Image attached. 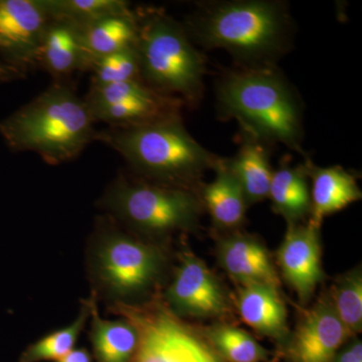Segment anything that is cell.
Here are the masks:
<instances>
[{"label": "cell", "mask_w": 362, "mask_h": 362, "mask_svg": "<svg viewBox=\"0 0 362 362\" xmlns=\"http://www.w3.org/2000/svg\"><path fill=\"white\" fill-rule=\"evenodd\" d=\"M85 103L66 81L54 83L39 96L0 121V137L13 152H33L59 165L77 158L97 131Z\"/></svg>", "instance_id": "1"}, {"label": "cell", "mask_w": 362, "mask_h": 362, "mask_svg": "<svg viewBox=\"0 0 362 362\" xmlns=\"http://www.w3.org/2000/svg\"><path fill=\"white\" fill-rule=\"evenodd\" d=\"M183 26L190 40L226 49L247 69L270 68L286 52L291 33L284 4L264 0L206 4Z\"/></svg>", "instance_id": "2"}, {"label": "cell", "mask_w": 362, "mask_h": 362, "mask_svg": "<svg viewBox=\"0 0 362 362\" xmlns=\"http://www.w3.org/2000/svg\"><path fill=\"white\" fill-rule=\"evenodd\" d=\"M95 141L118 152L139 178L187 188L218 158L209 153L183 126L181 116L134 127L97 131Z\"/></svg>", "instance_id": "3"}, {"label": "cell", "mask_w": 362, "mask_h": 362, "mask_svg": "<svg viewBox=\"0 0 362 362\" xmlns=\"http://www.w3.org/2000/svg\"><path fill=\"white\" fill-rule=\"evenodd\" d=\"M223 113L261 141L302 152V112L294 90L271 68L243 69L221 78L216 90Z\"/></svg>", "instance_id": "4"}, {"label": "cell", "mask_w": 362, "mask_h": 362, "mask_svg": "<svg viewBox=\"0 0 362 362\" xmlns=\"http://www.w3.org/2000/svg\"><path fill=\"white\" fill-rule=\"evenodd\" d=\"M165 267L163 252L124 230L115 220L100 216L90 240L88 272L92 294L109 305L136 304L151 291Z\"/></svg>", "instance_id": "5"}, {"label": "cell", "mask_w": 362, "mask_h": 362, "mask_svg": "<svg viewBox=\"0 0 362 362\" xmlns=\"http://www.w3.org/2000/svg\"><path fill=\"white\" fill-rule=\"evenodd\" d=\"M136 16L142 82L183 103L197 102L202 94L204 59L185 26L158 9L138 11Z\"/></svg>", "instance_id": "6"}, {"label": "cell", "mask_w": 362, "mask_h": 362, "mask_svg": "<svg viewBox=\"0 0 362 362\" xmlns=\"http://www.w3.org/2000/svg\"><path fill=\"white\" fill-rule=\"evenodd\" d=\"M99 206L124 228L156 237L189 230L201 213V202L188 188L124 175L112 181Z\"/></svg>", "instance_id": "7"}, {"label": "cell", "mask_w": 362, "mask_h": 362, "mask_svg": "<svg viewBox=\"0 0 362 362\" xmlns=\"http://www.w3.org/2000/svg\"><path fill=\"white\" fill-rule=\"evenodd\" d=\"M108 310L137 331V349L131 362H223L213 346L166 305L114 304Z\"/></svg>", "instance_id": "8"}, {"label": "cell", "mask_w": 362, "mask_h": 362, "mask_svg": "<svg viewBox=\"0 0 362 362\" xmlns=\"http://www.w3.org/2000/svg\"><path fill=\"white\" fill-rule=\"evenodd\" d=\"M85 103L95 122L109 127H134L180 116L183 102L162 94L141 80L90 87Z\"/></svg>", "instance_id": "9"}, {"label": "cell", "mask_w": 362, "mask_h": 362, "mask_svg": "<svg viewBox=\"0 0 362 362\" xmlns=\"http://www.w3.org/2000/svg\"><path fill=\"white\" fill-rule=\"evenodd\" d=\"M49 21L42 0H0V54L6 63L25 76L39 68Z\"/></svg>", "instance_id": "10"}, {"label": "cell", "mask_w": 362, "mask_h": 362, "mask_svg": "<svg viewBox=\"0 0 362 362\" xmlns=\"http://www.w3.org/2000/svg\"><path fill=\"white\" fill-rule=\"evenodd\" d=\"M166 306L176 316L207 318L228 310L226 293L206 264L189 252L180 263L165 293Z\"/></svg>", "instance_id": "11"}, {"label": "cell", "mask_w": 362, "mask_h": 362, "mask_svg": "<svg viewBox=\"0 0 362 362\" xmlns=\"http://www.w3.org/2000/svg\"><path fill=\"white\" fill-rule=\"evenodd\" d=\"M319 228L289 223L277 252V263L283 278L306 303L323 280L321 240Z\"/></svg>", "instance_id": "12"}, {"label": "cell", "mask_w": 362, "mask_h": 362, "mask_svg": "<svg viewBox=\"0 0 362 362\" xmlns=\"http://www.w3.org/2000/svg\"><path fill=\"white\" fill-rule=\"evenodd\" d=\"M350 337L329 296L323 297L298 324L290 341L289 356L293 362H333Z\"/></svg>", "instance_id": "13"}, {"label": "cell", "mask_w": 362, "mask_h": 362, "mask_svg": "<svg viewBox=\"0 0 362 362\" xmlns=\"http://www.w3.org/2000/svg\"><path fill=\"white\" fill-rule=\"evenodd\" d=\"M90 66L81 26L63 18H51L40 45L39 68L54 81H66L77 71H89Z\"/></svg>", "instance_id": "14"}, {"label": "cell", "mask_w": 362, "mask_h": 362, "mask_svg": "<svg viewBox=\"0 0 362 362\" xmlns=\"http://www.w3.org/2000/svg\"><path fill=\"white\" fill-rule=\"evenodd\" d=\"M218 261L230 277L240 284H266L280 287L277 270L266 247L254 238L235 235L221 240Z\"/></svg>", "instance_id": "15"}, {"label": "cell", "mask_w": 362, "mask_h": 362, "mask_svg": "<svg viewBox=\"0 0 362 362\" xmlns=\"http://www.w3.org/2000/svg\"><path fill=\"white\" fill-rule=\"evenodd\" d=\"M305 168L312 180L310 221L314 225L320 226L326 216L361 201L356 178L340 166L317 168L308 161Z\"/></svg>", "instance_id": "16"}, {"label": "cell", "mask_w": 362, "mask_h": 362, "mask_svg": "<svg viewBox=\"0 0 362 362\" xmlns=\"http://www.w3.org/2000/svg\"><path fill=\"white\" fill-rule=\"evenodd\" d=\"M238 308L244 322L257 332L276 340L288 337L287 309L278 288L266 284L244 285Z\"/></svg>", "instance_id": "17"}, {"label": "cell", "mask_w": 362, "mask_h": 362, "mask_svg": "<svg viewBox=\"0 0 362 362\" xmlns=\"http://www.w3.org/2000/svg\"><path fill=\"white\" fill-rule=\"evenodd\" d=\"M216 177L202 189V199L213 223L221 228L242 225L246 216L247 202L237 178L225 160L218 159Z\"/></svg>", "instance_id": "18"}, {"label": "cell", "mask_w": 362, "mask_h": 362, "mask_svg": "<svg viewBox=\"0 0 362 362\" xmlns=\"http://www.w3.org/2000/svg\"><path fill=\"white\" fill-rule=\"evenodd\" d=\"M225 162L240 183L247 204L268 199L273 170L261 140L247 134L235 156Z\"/></svg>", "instance_id": "19"}, {"label": "cell", "mask_w": 362, "mask_h": 362, "mask_svg": "<svg viewBox=\"0 0 362 362\" xmlns=\"http://www.w3.org/2000/svg\"><path fill=\"white\" fill-rule=\"evenodd\" d=\"M81 30L85 51L92 66L94 59L135 47L138 40L137 16L136 11H131L105 16L81 26Z\"/></svg>", "instance_id": "20"}, {"label": "cell", "mask_w": 362, "mask_h": 362, "mask_svg": "<svg viewBox=\"0 0 362 362\" xmlns=\"http://www.w3.org/2000/svg\"><path fill=\"white\" fill-rule=\"evenodd\" d=\"M90 339L99 362H131L137 349L134 326L123 318L107 320L100 316L97 298L92 294Z\"/></svg>", "instance_id": "21"}, {"label": "cell", "mask_w": 362, "mask_h": 362, "mask_svg": "<svg viewBox=\"0 0 362 362\" xmlns=\"http://www.w3.org/2000/svg\"><path fill=\"white\" fill-rule=\"evenodd\" d=\"M268 199L274 211L284 216L289 223H297L310 214V190L305 165L282 166L273 171Z\"/></svg>", "instance_id": "22"}, {"label": "cell", "mask_w": 362, "mask_h": 362, "mask_svg": "<svg viewBox=\"0 0 362 362\" xmlns=\"http://www.w3.org/2000/svg\"><path fill=\"white\" fill-rule=\"evenodd\" d=\"M93 296L85 300L76 320L62 329L49 333L25 350L21 362L61 361L74 350L81 332L90 319Z\"/></svg>", "instance_id": "23"}, {"label": "cell", "mask_w": 362, "mask_h": 362, "mask_svg": "<svg viewBox=\"0 0 362 362\" xmlns=\"http://www.w3.org/2000/svg\"><path fill=\"white\" fill-rule=\"evenodd\" d=\"M207 337L216 354L226 361L262 362L268 359V350L240 328L230 325L214 326Z\"/></svg>", "instance_id": "24"}, {"label": "cell", "mask_w": 362, "mask_h": 362, "mask_svg": "<svg viewBox=\"0 0 362 362\" xmlns=\"http://www.w3.org/2000/svg\"><path fill=\"white\" fill-rule=\"evenodd\" d=\"M51 18H63L83 26L92 21L132 11L124 0H42Z\"/></svg>", "instance_id": "25"}, {"label": "cell", "mask_w": 362, "mask_h": 362, "mask_svg": "<svg viewBox=\"0 0 362 362\" xmlns=\"http://www.w3.org/2000/svg\"><path fill=\"white\" fill-rule=\"evenodd\" d=\"M335 313L350 334L362 329V274L361 268L343 274L329 296Z\"/></svg>", "instance_id": "26"}, {"label": "cell", "mask_w": 362, "mask_h": 362, "mask_svg": "<svg viewBox=\"0 0 362 362\" xmlns=\"http://www.w3.org/2000/svg\"><path fill=\"white\" fill-rule=\"evenodd\" d=\"M90 87H101L140 78L139 57L135 47L94 59Z\"/></svg>", "instance_id": "27"}, {"label": "cell", "mask_w": 362, "mask_h": 362, "mask_svg": "<svg viewBox=\"0 0 362 362\" xmlns=\"http://www.w3.org/2000/svg\"><path fill=\"white\" fill-rule=\"evenodd\" d=\"M333 362H362V343L356 339L337 352Z\"/></svg>", "instance_id": "28"}, {"label": "cell", "mask_w": 362, "mask_h": 362, "mask_svg": "<svg viewBox=\"0 0 362 362\" xmlns=\"http://www.w3.org/2000/svg\"><path fill=\"white\" fill-rule=\"evenodd\" d=\"M25 77V74L21 73L20 71L6 63V61L2 59L1 54H0V85L21 80V78Z\"/></svg>", "instance_id": "29"}, {"label": "cell", "mask_w": 362, "mask_h": 362, "mask_svg": "<svg viewBox=\"0 0 362 362\" xmlns=\"http://www.w3.org/2000/svg\"><path fill=\"white\" fill-rule=\"evenodd\" d=\"M58 362H92L89 352L85 349L71 350L70 354Z\"/></svg>", "instance_id": "30"}]
</instances>
